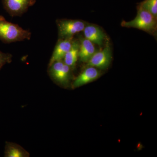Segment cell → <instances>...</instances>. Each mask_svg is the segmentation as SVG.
Instances as JSON below:
<instances>
[{"label": "cell", "instance_id": "cell-1", "mask_svg": "<svg viewBox=\"0 0 157 157\" xmlns=\"http://www.w3.org/2000/svg\"><path fill=\"white\" fill-rule=\"evenodd\" d=\"M32 33L29 30H25L18 25L7 21L0 15V40L4 43L21 42L30 40Z\"/></svg>", "mask_w": 157, "mask_h": 157}, {"label": "cell", "instance_id": "cell-7", "mask_svg": "<svg viewBox=\"0 0 157 157\" xmlns=\"http://www.w3.org/2000/svg\"><path fill=\"white\" fill-rule=\"evenodd\" d=\"M101 73L97 68L88 67L74 80L72 85L73 88L82 86L94 81L101 76Z\"/></svg>", "mask_w": 157, "mask_h": 157}, {"label": "cell", "instance_id": "cell-11", "mask_svg": "<svg viewBox=\"0 0 157 157\" xmlns=\"http://www.w3.org/2000/svg\"><path fill=\"white\" fill-rule=\"evenodd\" d=\"M4 156L5 157H29V153L17 144L6 141Z\"/></svg>", "mask_w": 157, "mask_h": 157}, {"label": "cell", "instance_id": "cell-10", "mask_svg": "<svg viewBox=\"0 0 157 157\" xmlns=\"http://www.w3.org/2000/svg\"><path fill=\"white\" fill-rule=\"evenodd\" d=\"M79 42L78 58L80 61L87 63L96 52L95 48L92 42L85 38L82 37Z\"/></svg>", "mask_w": 157, "mask_h": 157}, {"label": "cell", "instance_id": "cell-4", "mask_svg": "<svg viewBox=\"0 0 157 157\" xmlns=\"http://www.w3.org/2000/svg\"><path fill=\"white\" fill-rule=\"evenodd\" d=\"M60 39H73L75 34L82 32L86 26L83 21L78 20H58L57 21Z\"/></svg>", "mask_w": 157, "mask_h": 157}, {"label": "cell", "instance_id": "cell-2", "mask_svg": "<svg viewBox=\"0 0 157 157\" xmlns=\"http://www.w3.org/2000/svg\"><path fill=\"white\" fill-rule=\"evenodd\" d=\"M155 17L148 11L140 7L137 15L131 21H123L121 25L125 27L134 28L147 32H151L156 28Z\"/></svg>", "mask_w": 157, "mask_h": 157}, {"label": "cell", "instance_id": "cell-3", "mask_svg": "<svg viewBox=\"0 0 157 157\" xmlns=\"http://www.w3.org/2000/svg\"><path fill=\"white\" fill-rule=\"evenodd\" d=\"M50 78L57 84L67 86L71 79V68L63 60L55 62L48 66Z\"/></svg>", "mask_w": 157, "mask_h": 157}, {"label": "cell", "instance_id": "cell-12", "mask_svg": "<svg viewBox=\"0 0 157 157\" xmlns=\"http://www.w3.org/2000/svg\"><path fill=\"white\" fill-rule=\"evenodd\" d=\"M79 47V41L73 39L71 48L64 58V63L71 68L75 67L78 60Z\"/></svg>", "mask_w": 157, "mask_h": 157}, {"label": "cell", "instance_id": "cell-9", "mask_svg": "<svg viewBox=\"0 0 157 157\" xmlns=\"http://www.w3.org/2000/svg\"><path fill=\"white\" fill-rule=\"evenodd\" d=\"M84 38L99 46L103 44L105 35L103 31L97 26H86L83 30Z\"/></svg>", "mask_w": 157, "mask_h": 157}, {"label": "cell", "instance_id": "cell-5", "mask_svg": "<svg viewBox=\"0 0 157 157\" xmlns=\"http://www.w3.org/2000/svg\"><path fill=\"white\" fill-rule=\"evenodd\" d=\"M36 0H2L3 7L12 17L21 16L33 6Z\"/></svg>", "mask_w": 157, "mask_h": 157}, {"label": "cell", "instance_id": "cell-8", "mask_svg": "<svg viewBox=\"0 0 157 157\" xmlns=\"http://www.w3.org/2000/svg\"><path fill=\"white\" fill-rule=\"evenodd\" d=\"M73 39H59L49 61L48 66L55 62L63 60L72 45Z\"/></svg>", "mask_w": 157, "mask_h": 157}, {"label": "cell", "instance_id": "cell-14", "mask_svg": "<svg viewBox=\"0 0 157 157\" xmlns=\"http://www.w3.org/2000/svg\"><path fill=\"white\" fill-rule=\"evenodd\" d=\"M12 55L9 53H5L0 51V70L6 64L12 62Z\"/></svg>", "mask_w": 157, "mask_h": 157}, {"label": "cell", "instance_id": "cell-6", "mask_svg": "<svg viewBox=\"0 0 157 157\" xmlns=\"http://www.w3.org/2000/svg\"><path fill=\"white\" fill-rule=\"evenodd\" d=\"M111 59V48L107 45L102 50L95 52L87 62V66L104 70L109 67Z\"/></svg>", "mask_w": 157, "mask_h": 157}, {"label": "cell", "instance_id": "cell-13", "mask_svg": "<svg viewBox=\"0 0 157 157\" xmlns=\"http://www.w3.org/2000/svg\"><path fill=\"white\" fill-rule=\"evenodd\" d=\"M140 7L157 17V0H144L141 3Z\"/></svg>", "mask_w": 157, "mask_h": 157}]
</instances>
